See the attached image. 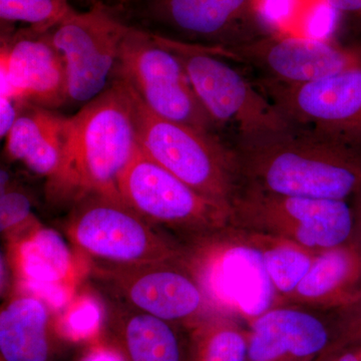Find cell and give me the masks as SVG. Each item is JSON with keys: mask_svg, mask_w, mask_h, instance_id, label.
<instances>
[{"mask_svg": "<svg viewBox=\"0 0 361 361\" xmlns=\"http://www.w3.org/2000/svg\"><path fill=\"white\" fill-rule=\"evenodd\" d=\"M137 148L129 87L116 78L103 94L71 116V129L49 193L59 200L90 194L120 196L118 180Z\"/></svg>", "mask_w": 361, "mask_h": 361, "instance_id": "cell-2", "label": "cell"}, {"mask_svg": "<svg viewBox=\"0 0 361 361\" xmlns=\"http://www.w3.org/2000/svg\"><path fill=\"white\" fill-rule=\"evenodd\" d=\"M242 184L269 193L344 200L361 189V151L289 126L237 135Z\"/></svg>", "mask_w": 361, "mask_h": 361, "instance_id": "cell-1", "label": "cell"}, {"mask_svg": "<svg viewBox=\"0 0 361 361\" xmlns=\"http://www.w3.org/2000/svg\"><path fill=\"white\" fill-rule=\"evenodd\" d=\"M358 356V355H357ZM360 361H361V358H360Z\"/></svg>", "mask_w": 361, "mask_h": 361, "instance_id": "cell-29", "label": "cell"}, {"mask_svg": "<svg viewBox=\"0 0 361 361\" xmlns=\"http://www.w3.org/2000/svg\"><path fill=\"white\" fill-rule=\"evenodd\" d=\"M0 94L25 104L59 108L68 104L65 65L49 32L20 30L0 49Z\"/></svg>", "mask_w": 361, "mask_h": 361, "instance_id": "cell-15", "label": "cell"}, {"mask_svg": "<svg viewBox=\"0 0 361 361\" xmlns=\"http://www.w3.org/2000/svg\"><path fill=\"white\" fill-rule=\"evenodd\" d=\"M348 252L341 246L316 254L307 274L289 298L298 302L326 304L350 273Z\"/></svg>", "mask_w": 361, "mask_h": 361, "instance_id": "cell-22", "label": "cell"}, {"mask_svg": "<svg viewBox=\"0 0 361 361\" xmlns=\"http://www.w3.org/2000/svg\"><path fill=\"white\" fill-rule=\"evenodd\" d=\"M129 89L140 148L195 191L230 211L242 184L233 146L223 144L214 133L161 118Z\"/></svg>", "mask_w": 361, "mask_h": 361, "instance_id": "cell-4", "label": "cell"}, {"mask_svg": "<svg viewBox=\"0 0 361 361\" xmlns=\"http://www.w3.org/2000/svg\"><path fill=\"white\" fill-rule=\"evenodd\" d=\"M90 272L118 302L192 329L212 306L184 256L123 265L90 260Z\"/></svg>", "mask_w": 361, "mask_h": 361, "instance_id": "cell-10", "label": "cell"}, {"mask_svg": "<svg viewBox=\"0 0 361 361\" xmlns=\"http://www.w3.org/2000/svg\"><path fill=\"white\" fill-rule=\"evenodd\" d=\"M155 35L179 59L194 92L218 128L231 123L237 135H246L291 126L257 85L217 56L215 49Z\"/></svg>", "mask_w": 361, "mask_h": 361, "instance_id": "cell-8", "label": "cell"}, {"mask_svg": "<svg viewBox=\"0 0 361 361\" xmlns=\"http://www.w3.org/2000/svg\"><path fill=\"white\" fill-rule=\"evenodd\" d=\"M187 361H248V331L229 316L207 318L190 329Z\"/></svg>", "mask_w": 361, "mask_h": 361, "instance_id": "cell-21", "label": "cell"}, {"mask_svg": "<svg viewBox=\"0 0 361 361\" xmlns=\"http://www.w3.org/2000/svg\"><path fill=\"white\" fill-rule=\"evenodd\" d=\"M319 361H360V357L355 353H349V351H343L339 353H326L323 355L322 358L318 360Z\"/></svg>", "mask_w": 361, "mask_h": 361, "instance_id": "cell-28", "label": "cell"}, {"mask_svg": "<svg viewBox=\"0 0 361 361\" xmlns=\"http://www.w3.org/2000/svg\"><path fill=\"white\" fill-rule=\"evenodd\" d=\"M73 11L68 0H0L2 23H26L39 32H49Z\"/></svg>", "mask_w": 361, "mask_h": 361, "instance_id": "cell-24", "label": "cell"}, {"mask_svg": "<svg viewBox=\"0 0 361 361\" xmlns=\"http://www.w3.org/2000/svg\"><path fill=\"white\" fill-rule=\"evenodd\" d=\"M248 361H313L329 353L331 334L317 316L274 307L250 322Z\"/></svg>", "mask_w": 361, "mask_h": 361, "instance_id": "cell-17", "label": "cell"}, {"mask_svg": "<svg viewBox=\"0 0 361 361\" xmlns=\"http://www.w3.org/2000/svg\"><path fill=\"white\" fill-rule=\"evenodd\" d=\"M52 307L40 297L20 290L0 310L1 361H54L59 332Z\"/></svg>", "mask_w": 361, "mask_h": 361, "instance_id": "cell-19", "label": "cell"}, {"mask_svg": "<svg viewBox=\"0 0 361 361\" xmlns=\"http://www.w3.org/2000/svg\"><path fill=\"white\" fill-rule=\"evenodd\" d=\"M66 229L71 243L90 260L144 264L185 254V243L145 219L121 196L82 197L73 203Z\"/></svg>", "mask_w": 361, "mask_h": 361, "instance_id": "cell-5", "label": "cell"}, {"mask_svg": "<svg viewBox=\"0 0 361 361\" xmlns=\"http://www.w3.org/2000/svg\"><path fill=\"white\" fill-rule=\"evenodd\" d=\"M255 85L291 125L361 151V70L307 84Z\"/></svg>", "mask_w": 361, "mask_h": 361, "instance_id": "cell-13", "label": "cell"}, {"mask_svg": "<svg viewBox=\"0 0 361 361\" xmlns=\"http://www.w3.org/2000/svg\"><path fill=\"white\" fill-rule=\"evenodd\" d=\"M336 13L361 25V0H325Z\"/></svg>", "mask_w": 361, "mask_h": 361, "instance_id": "cell-27", "label": "cell"}, {"mask_svg": "<svg viewBox=\"0 0 361 361\" xmlns=\"http://www.w3.org/2000/svg\"><path fill=\"white\" fill-rule=\"evenodd\" d=\"M71 129V116L25 104L6 139V156L35 174L51 179L58 172Z\"/></svg>", "mask_w": 361, "mask_h": 361, "instance_id": "cell-20", "label": "cell"}, {"mask_svg": "<svg viewBox=\"0 0 361 361\" xmlns=\"http://www.w3.org/2000/svg\"><path fill=\"white\" fill-rule=\"evenodd\" d=\"M184 259L214 311L251 322L276 307L279 294L255 235L229 225L186 242Z\"/></svg>", "mask_w": 361, "mask_h": 361, "instance_id": "cell-3", "label": "cell"}, {"mask_svg": "<svg viewBox=\"0 0 361 361\" xmlns=\"http://www.w3.org/2000/svg\"><path fill=\"white\" fill-rule=\"evenodd\" d=\"M121 198L183 243L229 226L230 211L176 177L137 145L118 180Z\"/></svg>", "mask_w": 361, "mask_h": 361, "instance_id": "cell-7", "label": "cell"}, {"mask_svg": "<svg viewBox=\"0 0 361 361\" xmlns=\"http://www.w3.org/2000/svg\"><path fill=\"white\" fill-rule=\"evenodd\" d=\"M229 224L318 254L349 238L353 218L344 200L285 196L241 184L230 206Z\"/></svg>", "mask_w": 361, "mask_h": 361, "instance_id": "cell-6", "label": "cell"}, {"mask_svg": "<svg viewBox=\"0 0 361 361\" xmlns=\"http://www.w3.org/2000/svg\"><path fill=\"white\" fill-rule=\"evenodd\" d=\"M35 223L37 221L33 219L30 201L25 194L13 189L11 186L6 191L2 192L0 201L2 234L11 240L16 238L30 229H28V224Z\"/></svg>", "mask_w": 361, "mask_h": 361, "instance_id": "cell-25", "label": "cell"}, {"mask_svg": "<svg viewBox=\"0 0 361 361\" xmlns=\"http://www.w3.org/2000/svg\"><path fill=\"white\" fill-rule=\"evenodd\" d=\"M104 316V325L123 361H187L189 339L179 325L142 312L126 304H114Z\"/></svg>", "mask_w": 361, "mask_h": 361, "instance_id": "cell-18", "label": "cell"}, {"mask_svg": "<svg viewBox=\"0 0 361 361\" xmlns=\"http://www.w3.org/2000/svg\"><path fill=\"white\" fill-rule=\"evenodd\" d=\"M116 78L129 85L161 118L211 133L218 128L194 92L179 59L151 30L128 26Z\"/></svg>", "mask_w": 361, "mask_h": 361, "instance_id": "cell-9", "label": "cell"}, {"mask_svg": "<svg viewBox=\"0 0 361 361\" xmlns=\"http://www.w3.org/2000/svg\"><path fill=\"white\" fill-rule=\"evenodd\" d=\"M257 236L266 269L279 296L289 298L307 274L316 254L290 242Z\"/></svg>", "mask_w": 361, "mask_h": 361, "instance_id": "cell-23", "label": "cell"}, {"mask_svg": "<svg viewBox=\"0 0 361 361\" xmlns=\"http://www.w3.org/2000/svg\"><path fill=\"white\" fill-rule=\"evenodd\" d=\"M128 26L97 2L89 11H73L49 30L65 65L68 103L85 104L110 87Z\"/></svg>", "mask_w": 361, "mask_h": 361, "instance_id": "cell-12", "label": "cell"}, {"mask_svg": "<svg viewBox=\"0 0 361 361\" xmlns=\"http://www.w3.org/2000/svg\"><path fill=\"white\" fill-rule=\"evenodd\" d=\"M11 261L21 290L40 297L51 307L71 302L84 274L63 237L39 225L11 240Z\"/></svg>", "mask_w": 361, "mask_h": 361, "instance_id": "cell-16", "label": "cell"}, {"mask_svg": "<svg viewBox=\"0 0 361 361\" xmlns=\"http://www.w3.org/2000/svg\"><path fill=\"white\" fill-rule=\"evenodd\" d=\"M224 59L257 71L263 80L301 85L361 70V49L273 32L226 51Z\"/></svg>", "mask_w": 361, "mask_h": 361, "instance_id": "cell-14", "label": "cell"}, {"mask_svg": "<svg viewBox=\"0 0 361 361\" xmlns=\"http://www.w3.org/2000/svg\"><path fill=\"white\" fill-rule=\"evenodd\" d=\"M263 0H142L140 16L155 33L226 51L275 32ZM152 32V30H151Z\"/></svg>", "mask_w": 361, "mask_h": 361, "instance_id": "cell-11", "label": "cell"}, {"mask_svg": "<svg viewBox=\"0 0 361 361\" xmlns=\"http://www.w3.org/2000/svg\"><path fill=\"white\" fill-rule=\"evenodd\" d=\"M20 104L11 97L0 94V135L6 137L20 115Z\"/></svg>", "mask_w": 361, "mask_h": 361, "instance_id": "cell-26", "label": "cell"}]
</instances>
